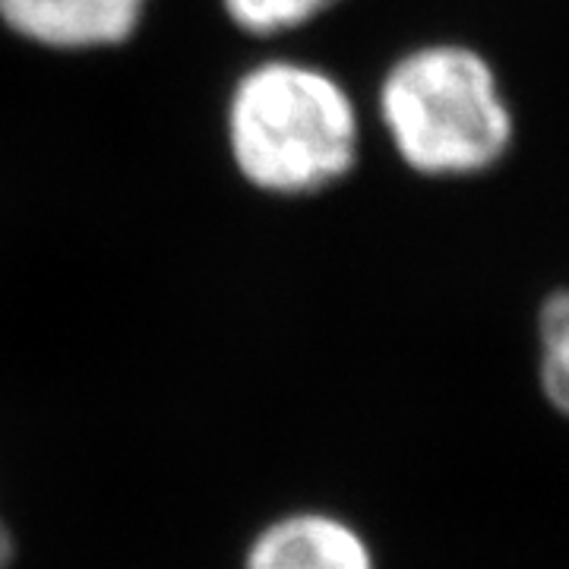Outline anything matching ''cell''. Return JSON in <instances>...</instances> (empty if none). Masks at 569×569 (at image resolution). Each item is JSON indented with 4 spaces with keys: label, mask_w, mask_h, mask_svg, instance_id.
Instances as JSON below:
<instances>
[{
    "label": "cell",
    "mask_w": 569,
    "mask_h": 569,
    "mask_svg": "<svg viewBox=\"0 0 569 569\" xmlns=\"http://www.w3.org/2000/svg\"><path fill=\"white\" fill-rule=\"evenodd\" d=\"M224 149L241 181L266 197H317L361 159V111L326 67L266 58L231 82Z\"/></svg>",
    "instance_id": "6da1fadb"
},
{
    "label": "cell",
    "mask_w": 569,
    "mask_h": 569,
    "mask_svg": "<svg viewBox=\"0 0 569 569\" xmlns=\"http://www.w3.org/2000/svg\"><path fill=\"white\" fill-rule=\"evenodd\" d=\"M377 118L392 152L427 181L481 178L516 146V111L488 54L466 41H425L389 63Z\"/></svg>",
    "instance_id": "7a4b0ae2"
},
{
    "label": "cell",
    "mask_w": 569,
    "mask_h": 569,
    "mask_svg": "<svg viewBox=\"0 0 569 569\" xmlns=\"http://www.w3.org/2000/svg\"><path fill=\"white\" fill-rule=\"evenodd\" d=\"M149 0H0L10 36L54 54L121 48L140 32Z\"/></svg>",
    "instance_id": "3957f363"
},
{
    "label": "cell",
    "mask_w": 569,
    "mask_h": 569,
    "mask_svg": "<svg viewBox=\"0 0 569 569\" xmlns=\"http://www.w3.org/2000/svg\"><path fill=\"white\" fill-rule=\"evenodd\" d=\"M247 569H373L365 538L332 516H288L253 541Z\"/></svg>",
    "instance_id": "277c9868"
},
{
    "label": "cell",
    "mask_w": 569,
    "mask_h": 569,
    "mask_svg": "<svg viewBox=\"0 0 569 569\" xmlns=\"http://www.w3.org/2000/svg\"><path fill=\"white\" fill-rule=\"evenodd\" d=\"M541 389L548 402L569 418V288H557L538 310Z\"/></svg>",
    "instance_id": "5b68a950"
},
{
    "label": "cell",
    "mask_w": 569,
    "mask_h": 569,
    "mask_svg": "<svg viewBox=\"0 0 569 569\" xmlns=\"http://www.w3.org/2000/svg\"><path fill=\"white\" fill-rule=\"evenodd\" d=\"M228 22L250 39H282L326 17L342 0H219Z\"/></svg>",
    "instance_id": "8992f818"
},
{
    "label": "cell",
    "mask_w": 569,
    "mask_h": 569,
    "mask_svg": "<svg viewBox=\"0 0 569 569\" xmlns=\"http://www.w3.org/2000/svg\"><path fill=\"white\" fill-rule=\"evenodd\" d=\"M10 557H13V541H10V531H7V526L0 522V569H7Z\"/></svg>",
    "instance_id": "52a82bcc"
}]
</instances>
